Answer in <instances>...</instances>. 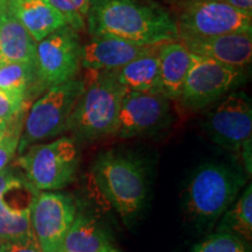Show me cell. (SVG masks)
Segmentation results:
<instances>
[{
    "instance_id": "6da1fadb",
    "label": "cell",
    "mask_w": 252,
    "mask_h": 252,
    "mask_svg": "<svg viewBox=\"0 0 252 252\" xmlns=\"http://www.w3.org/2000/svg\"><path fill=\"white\" fill-rule=\"evenodd\" d=\"M87 28L93 37L144 46L179 40L175 19L157 0H91Z\"/></svg>"
},
{
    "instance_id": "7a4b0ae2",
    "label": "cell",
    "mask_w": 252,
    "mask_h": 252,
    "mask_svg": "<svg viewBox=\"0 0 252 252\" xmlns=\"http://www.w3.org/2000/svg\"><path fill=\"white\" fill-rule=\"evenodd\" d=\"M86 88L69 118L67 132L81 141L97 140L115 134L123 98L127 90L115 71H90Z\"/></svg>"
},
{
    "instance_id": "3957f363",
    "label": "cell",
    "mask_w": 252,
    "mask_h": 252,
    "mask_svg": "<svg viewBox=\"0 0 252 252\" xmlns=\"http://www.w3.org/2000/svg\"><path fill=\"white\" fill-rule=\"evenodd\" d=\"M248 175L236 167L207 162L193 173L186 188L184 207L197 228H212L229 209L247 184Z\"/></svg>"
},
{
    "instance_id": "277c9868",
    "label": "cell",
    "mask_w": 252,
    "mask_h": 252,
    "mask_svg": "<svg viewBox=\"0 0 252 252\" xmlns=\"http://www.w3.org/2000/svg\"><path fill=\"white\" fill-rule=\"evenodd\" d=\"M94 180L104 197L130 224L143 210L147 196L146 169L140 160L116 152L97 158Z\"/></svg>"
},
{
    "instance_id": "5b68a950",
    "label": "cell",
    "mask_w": 252,
    "mask_h": 252,
    "mask_svg": "<svg viewBox=\"0 0 252 252\" xmlns=\"http://www.w3.org/2000/svg\"><path fill=\"white\" fill-rule=\"evenodd\" d=\"M84 88L86 80L80 77L50 87L26 113L18 153L67 132L69 118Z\"/></svg>"
},
{
    "instance_id": "8992f818",
    "label": "cell",
    "mask_w": 252,
    "mask_h": 252,
    "mask_svg": "<svg viewBox=\"0 0 252 252\" xmlns=\"http://www.w3.org/2000/svg\"><path fill=\"white\" fill-rule=\"evenodd\" d=\"M78 163L80 156L74 139L61 137L32 145L19 154L15 166L37 190L55 191L75 180Z\"/></svg>"
},
{
    "instance_id": "52a82bcc",
    "label": "cell",
    "mask_w": 252,
    "mask_h": 252,
    "mask_svg": "<svg viewBox=\"0 0 252 252\" xmlns=\"http://www.w3.org/2000/svg\"><path fill=\"white\" fill-rule=\"evenodd\" d=\"M174 18L179 40L223 34L252 33V13L223 0H181Z\"/></svg>"
},
{
    "instance_id": "ba28073f",
    "label": "cell",
    "mask_w": 252,
    "mask_h": 252,
    "mask_svg": "<svg viewBox=\"0 0 252 252\" xmlns=\"http://www.w3.org/2000/svg\"><path fill=\"white\" fill-rule=\"evenodd\" d=\"M245 78L244 69L228 67L212 59L193 54L179 99L189 110H202L243 84Z\"/></svg>"
},
{
    "instance_id": "9c48e42d",
    "label": "cell",
    "mask_w": 252,
    "mask_h": 252,
    "mask_svg": "<svg viewBox=\"0 0 252 252\" xmlns=\"http://www.w3.org/2000/svg\"><path fill=\"white\" fill-rule=\"evenodd\" d=\"M39 193L24 174L8 167L0 171V243L35 239L31 212Z\"/></svg>"
},
{
    "instance_id": "30bf717a",
    "label": "cell",
    "mask_w": 252,
    "mask_h": 252,
    "mask_svg": "<svg viewBox=\"0 0 252 252\" xmlns=\"http://www.w3.org/2000/svg\"><path fill=\"white\" fill-rule=\"evenodd\" d=\"M82 47L78 33L68 25L37 42L35 67L41 87L49 89L76 77Z\"/></svg>"
},
{
    "instance_id": "8fae6325",
    "label": "cell",
    "mask_w": 252,
    "mask_h": 252,
    "mask_svg": "<svg viewBox=\"0 0 252 252\" xmlns=\"http://www.w3.org/2000/svg\"><path fill=\"white\" fill-rule=\"evenodd\" d=\"M78 213L75 198L59 191H40L31 212V226L42 252H62Z\"/></svg>"
},
{
    "instance_id": "7c38bea8",
    "label": "cell",
    "mask_w": 252,
    "mask_h": 252,
    "mask_svg": "<svg viewBox=\"0 0 252 252\" xmlns=\"http://www.w3.org/2000/svg\"><path fill=\"white\" fill-rule=\"evenodd\" d=\"M202 127L210 140L226 150L239 152L251 140L252 104L250 97L235 91L207 113Z\"/></svg>"
},
{
    "instance_id": "4fadbf2b",
    "label": "cell",
    "mask_w": 252,
    "mask_h": 252,
    "mask_svg": "<svg viewBox=\"0 0 252 252\" xmlns=\"http://www.w3.org/2000/svg\"><path fill=\"white\" fill-rule=\"evenodd\" d=\"M171 100L159 93L127 91L123 98L115 135L132 138L151 134L171 123Z\"/></svg>"
},
{
    "instance_id": "5bb4252c",
    "label": "cell",
    "mask_w": 252,
    "mask_h": 252,
    "mask_svg": "<svg viewBox=\"0 0 252 252\" xmlns=\"http://www.w3.org/2000/svg\"><path fill=\"white\" fill-rule=\"evenodd\" d=\"M191 54L212 59L228 67L244 69L251 64L252 34L232 33L210 37L182 39Z\"/></svg>"
},
{
    "instance_id": "9a60e30c",
    "label": "cell",
    "mask_w": 252,
    "mask_h": 252,
    "mask_svg": "<svg viewBox=\"0 0 252 252\" xmlns=\"http://www.w3.org/2000/svg\"><path fill=\"white\" fill-rule=\"evenodd\" d=\"M152 48L113 37H93L82 47L81 67L89 71L118 70Z\"/></svg>"
},
{
    "instance_id": "2e32d148",
    "label": "cell",
    "mask_w": 252,
    "mask_h": 252,
    "mask_svg": "<svg viewBox=\"0 0 252 252\" xmlns=\"http://www.w3.org/2000/svg\"><path fill=\"white\" fill-rule=\"evenodd\" d=\"M193 54L181 40L159 45V94L169 100L180 98Z\"/></svg>"
},
{
    "instance_id": "e0dca14e",
    "label": "cell",
    "mask_w": 252,
    "mask_h": 252,
    "mask_svg": "<svg viewBox=\"0 0 252 252\" xmlns=\"http://www.w3.org/2000/svg\"><path fill=\"white\" fill-rule=\"evenodd\" d=\"M36 45L6 0L0 7V63L27 62L35 64Z\"/></svg>"
},
{
    "instance_id": "ac0fdd59",
    "label": "cell",
    "mask_w": 252,
    "mask_h": 252,
    "mask_svg": "<svg viewBox=\"0 0 252 252\" xmlns=\"http://www.w3.org/2000/svg\"><path fill=\"white\" fill-rule=\"evenodd\" d=\"M8 5L36 43L67 25L48 0H8Z\"/></svg>"
},
{
    "instance_id": "d6986e66",
    "label": "cell",
    "mask_w": 252,
    "mask_h": 252,
    "mask_svg": "<svg viewBox=\"0 0 252 252\" xmlns=\"http://www.w3.org/2000/svg\"><path fill=\"white\" fill-rule=\"evenodd\" d=\"M110 248H113L112 239L99 220L90 214L77 213L62 252H103Z\"/></svg>"
},
{
    "instance_id": "ffe728a7",
    "label": "cell",
    "mask_w": 252,
    "mask_h": 252,
    "mask_svg": "<svg viewBox=\"0 0 252 252\" xmlns=\"http://www.w3.org/2000/svg\"><path fill=\"white\" fill-rule=\"evenodd\" d=\"M159 45L118 70H113L119 83L127 91L159 93Z\"/></svg>"
},
{
    "instance_id": "44dd1931",
    "label": "cell",
    "mask_w": 252,
    "mask_h": 252,
    "mask_svg": "<svg viewBox=\"0 0 252 252\" xmlns=\"http://www.w3.org/2000/svg\"><path fill=\"white\" fill-rule=\"evenodd\" d=\"M35 83L40 84L34 63H0V89L9 96L27 103L28 94Z\"/></svg>"
},
{
    "instance_id": "7402d4cb",
    "label": "cell",
    "mask_w": 252,
    "mask_h": 252,
    "mask_svg": "<svg viewBox=\"0 0 252 252\" xmlns=\"http://www.w3.org/2000/svg\"><path fill=\"white\" fill-rule=\"evenodd\" d=\"M217 232H228L251 243L252 239V186L245 187L234 206L225 212Z\"/></svg>"
},
{
    "instance_id": "603a6c76",
    "label": "cell",
    "mask_w": 252,
    "mask_h": 252,
    "mask_svg": "<svg viewBox=\"0 0 252 252\" xmlns=\"http://www.w3.org/2000/svg\"><path fill=\"white\" fill-rule=\"evenodd\" d=\"M27 111L28 109L24 110L17 117L7 122L6 127L0 132V171L8 166L17 153Z\"/></svg>"
},
{
    "instance_id": "cb8c5ba5",
    "label": "cell",
    "mask_w": 252,
    "mask_h": 252,
    "mask_svg": "<svg viewBox=\"0 0 252 252\" xmlns=\"http://www.w3.org/2000/svg\"><path fill=\"white\" fill-rule=\"evenodd\" d=\"M49 4L64 18L72 30L78 32L87 28V17L91 0H48Z\"/></svg>"
},
{
    "instance_id": "d4e9b609",
    "label": "cell",
    "mask_w": 252,
    "mask_h": 252,
    "mask_svg": "<svg viewBox=\"0 0 252 252\" xmlns=\"http://www.w3.org/2000/svg\"><path fill=\"white\" fill-rule=\"evenodd\" d=\"M190 252H251L248 242L228 234V232H216L209 235L203 241L195 245Z\"/></svg>"
},
{
    "instance_id": "484cf974",
    "label": "cell",
    "mask_w": 252,
    "mask_h": 252,
    "mask_svg": "<svg viewBox=\"0 0 252 252\" xmlns=\"http://www.w3.org/2000/svg\"><path fill=\"white\" fill-rule=\"evenodd\" d=\"M26 109H28L26 102L14 98L0 89V121L6 123L12 121Z\"/></svg>"
},
{
    "instance_id": "4316f807",
    "label": "cell",
    "mask_w": 252,
    "mask_h": 252,
    "mask_svg": "<svg viewBox=\"0 0 252 252\" xmlns=\"http://www.w3.org/2000/svg\"><path fill=\"white\" fill-rule=\"evenodd\" d=\"M0 252H42L35 239L25 242H4L0 244Z\"/></svg>"
},
{
    "instance_id": "83f0119b",
    "label": "cell",
    "mask_w": 252,
    "mask_h": 252,
    "mask_svg": "<svg viewBox=\"0 0 252 252\" xmlns=\"http://www.w3.org/2000/svg\"><path fill=\"white\" fill-rule=\"evenodd\" d=\"M223 1L242 11L252 13V0H223Z\"/></svg>"
},
{
    "instance_id": "f1b7e54d",
    "label": "cell",
    "mask_w": 252,
    "mask_h": 252,
    "mask_svg": "<svg viewBox=\"0 0 252 252\" xmlns=\"http://www.w3.org/2000/svg\"><path fill=\"white\" fill-rule=\"evenodd\" d=\"M103 252H122V251L118 250V249H116L115 247H113V248H110V249H108V250H105V251H103Z\"/></svg>"
},
{
    "instance_id": "f546056e",
    "label": "cell",
    "mask_w": 252,
    "mask_h": 252,
    "mask_svg": "<svg viewBox=\"0 0 252 252\" xmlns=\"http://www.w3.org/2000/svg\"><path fill=\"white\" fill-rule=\"evenodd\" d=\"M6 125H7V123H6V122H2V121H0V132H1L2 130H4V128L6 127Z\"/></svg>"
},
{
    "instance_id": "4dcf8cb0",
    "label": "cell",
    "mask_w": 252,
    "mask_h": 252,
    "mask_svg": "<svg viewBox=\"0 0 252 252\" xmlns=\"http://www.w3.org/2000/svg\"><path fill=\"white\" fill-rule=\"evenodd\" d=\"M5 2H6V0H0V7H1V6L4 5Z\"/></svg>"
},
{
    "instance_id": "1f68e13d",
    "label": "cell",
    "mask_w": 252,
    "mask_h": 252,
    "mask_svg": "<svg viewBox=\"0 0 252 252\" xmlns=\"http://www.w3.org/2000/svg\"><path fill=\"white\" fill-rule=\"evenodd\" d=\"M181 1V0H178V4H179V2H180Z\"/></svg>"
}]
</instances>
